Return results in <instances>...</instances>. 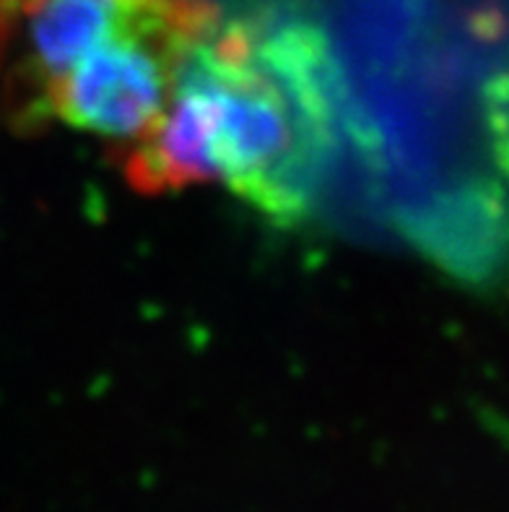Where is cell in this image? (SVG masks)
Here are the masks:
<instances>
[{
  "mask_svg": "<svg viewBox=\"0 0 509 512\" xmlns=\"http://www.w3.org/2000/svg\"><path fill=\"white\" fill-rule=\"evenodd\" d=\"M333 151L336 68L323 34L297 21L211 13L128 169L141 190L221 180L263 214L297 221Z\"/></svg>",
  "mask_w": 509,
  "mask_h": 512,
  "instance_id": "1",
  "label": "cell"
},
{
  "mask_svg": "<svg viewBox=\"0 0 509 512\" xmlns=\"http://www.w3.org/2000/svg\"><path fill=\"white\" fill-rule=\"evenodd\" d=\"M154 0H24V65L37 97Z\"/></svg>",
  "mask_w": 509,
  "mask_h": 512,
  "instance_id": "3",
  "label": "cell"
},
{
  "mask_svg": "<svg viewBox=\"0 0 509 512\" xmlns=\"http://www.w3.org/2000/svg\"><path fill=\"white\" fill-rule=\"evenodd\" d=\"M211 13L195 0H154L63 73L45 104L73 128L141 138L162 115L182 55Z\"/></svg>",
  "mask_w": 509,
  "mask_h": 512,
  "instance_id": "2",
  "label": "cell"
}]
</instances>
